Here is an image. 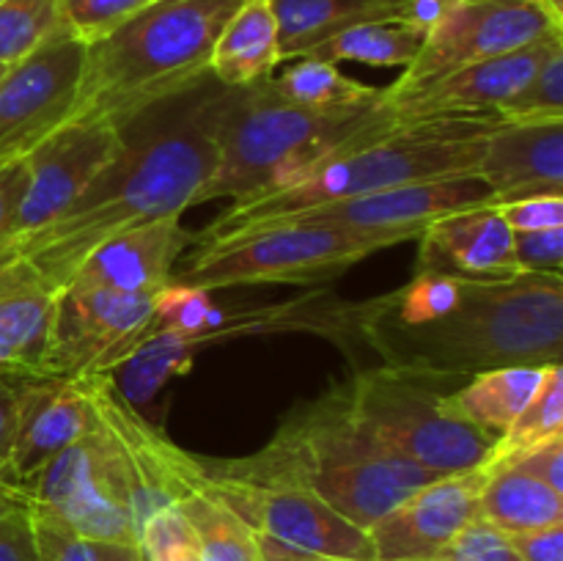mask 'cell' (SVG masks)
Here are the masks:
<instances>
[{
  "label": "cell",
  "mask_w": 563,
  "mask_h": 561,
  "mask_svg": "<svg viewBox=\"0 0 563 561\" xmlns=\"http://www.w3.org/2000/svg\"><path fill=\"white\" fill-rule=\"evenodd\" d=\"M223 97L225 86L209 75L119 127L124 138L119 154L60 218L27 237L11 256L31 262L60 289L108 237L196 207L218 163L214 124Z\"/></svg>",
  "instance_id": "obj_1"
},
{
  "label": "cell",
  "mask_w": 563,
  "mask_h": 561,
  "mask_svg": "<svg viewBox=\"0 0 563 561\" xmlns=\"http://www.w3.org/2000/svg\"><path fill=\"white\" fill-rule=\"evenodd\" d=\"M504 121L498 113L440 116L399 121L379 102L366 127L346 138L291 187L231 204L196 242L220 245L253 231L273 229L308 209L418 182L476 176L484 146Z\"/></svg>",
  "instance_id": "obj_2"
},
{
  "label": "cell",
  "mask_w": 563,
  "mask_h": 561,
  "mask_svg": "<svg viewBox=\"0 0 563 561\" xmlns=\"http://www.w3.org/2000/svg\"><path fill=\"white\" fill-rule=\"evenodd\" d=\"M201 465L212 479L308 490L366 531L407 495L438 479L372 432L357 416L346 383L300 402L256 454L201 460Z\"/></svg>",
  "instance_id": "obj_3"
},
{
  "label": "cell",
  "mask_w": 563,
  "mask_h": 561,
  "mask_svg": "<svg viewBox=\"0 0 563 561\" xmlns=\"http://www.w3.org/2000/svg\"><path fill=\"white\" fill-rule=\"evenodd\" d=\"M385 366L460 377L517 363H561L563 278H462L460 306L423 324L357 322Z\"/></svg>",
  "instance_id": "obj_4"
},
{
  "label": "cell",
  "mask_w": 563,
  "mask_h": 561,
  "mask_svg": "<svg viewBox=\"0 0 563 561\" xmlns=\"http://www.w3.org/2000/svg\"><path fill=\"white\" fill-rule=\"evenodd\" d=\"M245 0H152L124 25L88 44L66 121L124 127L209 77L225 22Z\"/></svg>",
  "instance_id": "obj_5"
},
{
  "label": "cell",
  "mask_w": 563,
  "mask_h": 561,
  "mask_svg": "<svg viewBox=\"0 0 563 561\" xmlns=\"http://www.w3.org/2000/svg\"><path fill=\"white\" fill-rule=\"evenodd\" d=\"M383 102V99H379ZM379 105L352 116H324L286 102L273 82L225 88L214 143L218 163L196 204L278 193L374 119Z\"/></svg>",
  "instance_id": "obj_6"
},
{
  "label": "cell",
  "mask_w": 563,
  "mask_h": 561,
  "mask_svg": "<svg viewBox=\"0 0 563 561\" xmlns=\"http://www.w3.org/2000/svg\"><path fill=\"white\" fill-rule=\"evenodd\" d=\"M451 377L383 366L346 380L357 416L388 449L432 476L484 465L495 438L451 416L443 388Z\"/></svg>",
  "instance_id": "obj_7"
},
{
  "label": "cell",
  "mask_w": 563,
  "mask_h": 561,
  "mask_svg": "<svg viewBox=\"0 0 563 561\" xmlns=\"http://www.w3.org/2000/svg\"><path fill=\"white\" fill-rule=\"evenodd\" d=\"M383 248V242L341 226L284 223L201 248L190 267L170 275L168 284L207 292L242 284H297L341 273Z\"/></svg>",
  "instance_id": "obj_8"
},
{
  "label": "cell",
  "mask_w": 563,
  "mask_h": 561,
  "mask_svg": "<svg viewBox=\"0 0 563 561\" xmlns=\"http://www.w3.org/2000/svg\"><path fill=\"white\" fill-rule=\"evenodd\" d=\"M22 501L91 542H135L130 476L97 416L80 440L36 473Z\"/></svg>",
  "instance_id": "obj_9"
},
{
  "label": "cell",
  "mask_w": 563,
  "mask_h": 561,
  "mask_svg": "<svg viewBox=\"0 0 563 561\" xmlns=\"http://www.w3.org/2000/svg\"><path fill=\"white\" fill-rule=\"evenodd\" d=\"M152 314L154 295H124L69 280L55 295L38 374L69 380L113 374L148 336Z\"/></svg>",
  "instance_id": "obj_10"
},
{
  "label": "cell",
  "mask_w": 563,
  "mask_h": 561,
  "mask_svg": "<svg viewBox=\"0 0 563 561\" xmlns=\"http://www.w3.org/2000/svg\"><path fill=\"white\" fill-rule=\"evenodd\" d=\"M82 380L93 416L110 432L130 476L132 522L137 539V531L148 517L168 506H179L192 493L207 487V473L198 457L181 451L119 394L113 374H88Z\"/></svg>",
  "instance_id": "obj_11"
},
{
  "label": "cell",
  "mask_w": 563,
  "mask_h": 561,
  "mask_svg": "<svg viewBox=\"0 0 563 561\" xmlns=\"http://www.w3.org/2000/svg\"><path fill=\"white\" fill-rule=\"evenodd\" d=\"M121 130L108 121H64L25 154V190L16 204L9 237L0 242V258L47 229L77 201L99 170L119 154Z\"/></svg>",
  "instance_id": "obj_12"
},
{
  "label": "cell",
  "mask_w": 563,
  "mask_h": 561,
  "mask_svg": "<svg viewBox=\"0 0 563 561\" xmlns=\"http://www.w3.org/2000/svg\"><path fill=\"white\" fill-rule=\"evenodd\" d=\"M550 36H563V28L539 0H460L429 31L418 58L401 72L394 88L432 82L467 64L515 53Z\"/></svg>",
  "instance_id": "obj_13"
},
{
  "label": "cell",
  "mask_w": 563,
  "mask_h": 561,
  "mask_svg": "<svg viewBox=\"0 0 563 561\" xmlns=\"http://www.w3.org/2000/svg\"><path fill=\"white\" fill-rule=\"evenodd\" d=\"M88 44L60 28L36 53L0 77V163L25 157L58 130L75 102Z\"/></svg>",
  "instance_id": "obj_14"
},
{
  "label": "cell",
  "mask_w": 563,
  "mask_h": 561,
  "mask_svg": "<svg viewBox=\"0 0 563 561\" xmlns=\"http://www.w3.org/2000/svg\"><path fill=\"white\" fill-rule=\"evenodd\" d=\"M207 490L231 506L258 537L344 561H377L366 528L300 487H258L207 476Z\"/></svg>",
  "instance_id": "obj_15"
},
{
  "label": "cell",
  "mask_w": 563,
  "mask_h": 561,
  "mask_svg": "<svg viewBox=\"0 0 563 561\" xmlns=\"http://www.w3.org/2000/svg\"><path fill=\"white\" fill-rule=\"evenodd\" d=\"M471 207H493V193L478 176H454V179L418 182V185H401L368 193V196L346 198V201L328 204V207L308 209L284 223L341 226V229L366 234L390 248L407 240H418L438 218Z\"/></svg>",
  "instance_id": "obj_16"
},
{
  "label": "cell",
  "mask_w": 563,
  "mask_h": 561,
  "mask_svg": "<svg viewBox=\"0 0 563 561\" xmlns=\"http://www.w3.org/2000/svg\"><path fill=\"white\" fill-rule=\"evenodd\" d=\"M14 438L3 462V487L20 495L53 457L80 440L93 424L86 380L11 374Z\"/></svg>",
  "instance_id": "obj_17"
},
{
  "label": "cell",
  "mask_w": 563,
  "mask_h": 561,
  "mask_svg": "<svg viewBox=\"0 0 563 561\" xmlns=\"http://www.w3.org/2000/svg\"><path fill=\"white\" fill-rule=\"evenodd\" d=\"M561 42L563 36L542 38V42L528 44L515 53L467 64L438 80L421 82V86H388L383 88V102L399 121L495 113L506 99L515 97L531 80L550 50Z\"/></svg>",
  "instance_id": "obj_18"
},
{
  "label": "cell",
  "mask_w": 563,
  "mask_h": 561,
  "mask_svg": "<svg viewBox=\"0 0 563 561\" xmlns=\"http://www.w3.org/2000/svg\"><path fill=\"white\" fill-rule=\"evenodd\" d=\"M484 468L438 476L368 528L377 561H429L478 517Z\"/></svg>",
  "instance_id": "obj_19"
},
{
  "label": "cell",
  "mask_w": 563,
  "mask_h": 561,
  "mask_svg": "<svg viewBox=\"0 0 563 561\" xmlns=\"http://www.w3.org/2000/svg\"><path fill=\"white\" fill-rule=\"evenodd\" d=\"M192 242L196 234L181 226V215L148 220L99 242L69 280L124 295H157Z\"/></svg>",
  "instance_id": "obj_20"
},
{
  "label": "cell",
  "mask_w": 563,
  "mask_h": 561,
  "mask_svg": "<svg viewBox=\"0 0 563 561\" xmlns=\"http://www.w3.org/2000/svg\"><path fill=\"white\" fill-rule=\"evenodd\" d=\"M493 207L531 196H563V121L500 124L476 168Z\"/></svg>",
  "instance_id": "obj_21"
},
{
  "label": "cell",
  "mask_w": 563,
  "mask_h": 561,
  "mask_svg": "<svg viewBox=\"0 0 563 561\" xmlns=\"http://www.w3.org/2000/svg\"><path fill=\"white\" fill-rule=\"evenodd\" d=\"M515 231L498 207H471L443 215L418 237L416 270L460 275V278H506L517 275Z\"/></svg>",
  "instance_id": "obj_22"
},
{
  "label": "cell",
  "mask_w": 563,
  "mask_h": 561,
  "mask_svg": "<svg viewBox=\"0 0 563 561\" xmlns=\"http://www.w3.org/2000/svg\"><path fill=\"white\" fill-rule=\"evenodd\" d=\"M55 295L58 289L31 262L0 258V346L20 361L25 374L42 369Z\"/></svg>",
  "instance_id": "obj_23"
},
{
  "label": "cell",
  "mask_w": 563,
  "mask_h": 561,
  "mask_svg": "<svg viewBox=\"0 0 563 561\" xmlns=\"http://www.w3.org/2000/svg\"><path fill=\"white\" fill-rule=\"evenodd\" d=\"M284 64L269 0H245L214 42L209 75L225 88H247L269 80Z\"/></svg>",
  "instance_id": "obj_24"
},
{
  "label": "cell",
  "mask_w": 563,
  "mask_h": 561,
  "mask_svg": "<svg viewBox=\"0 0 563 561\" xmlns=\"http://www.w3.org/2000/svg\"><path fill=\"white\" fill-rule=\"evenodd\" d=\"M548 366L550 363H517L471 374V383L449 391L443 405L451 416L498 440L533 399Z\"/></svg>",
  "instance_id": "obj_25"
},
{
  "label": "cell",
  "mask_w": 563,
  "mask_h": 561,
  "mask_svg": "<svg viewBox=\"0 0 563 561\" xmlns=\"http://www.w3.org/2000/svg\"><path fill=\"white\" fill-rule=\"evenodd\" d=\"M280 58L295 61L335 33L374 20H405V0H269Z\"/></svg>",
  "instance_id": "obj_26"
},
{
  "label": "cell",
  "mask_w": 563,
  "mask_h": 561,
  "mask_svg": "<svg viewBox=\"0 0 563 561\" xmlns=\"http://www.w3.org/2000/svg\"><path fill=\"white\" fill-rule=\"evenodd\" d=\"M478 517L504 534L563 522V493L515 465H482Z\"/></svg>",
  "instance_id": "obj_27"
},
{
  "label": "cell",
  "mask_w": 563,
  "mask_h": 561,
  "mask_svg": "<svg viewBox=\"0 0 563 561\" xmlns=\"http://www.w3.org/2000/svg\"><path fill=\"white\" fill-rule=\"evenodd\" d=\"M269 82L286 102L324 116L363 113L383 99V88L341 75L339 66L317 58H295Z\"/></svg>",
  "instance_id": "obj_28"
},
{
  "label": "cell",
  "mask_w": 563,
  "mask_h": 561,
  "mask_svg": "<svg viewBox=\"0 0 563 561\" xmlns=\"http://www.w3.org/2000/svg\"><path fill=\"white\" fill-rule=\"evenodd\" d=\"M427 33L418 31L416 25L405 20H374L352 25L346 31L335 33L328 42L313 47L302 58L328 61V64H341V61H355L366 66H394V69H407L421 53Z\"/></svg>",
  "instance_id": "obj_29"
},
{
  "label": "cell",
  "mask_w": 563,
  "mask_h": 561,
  "mask_svg": "<svg viewBox=\"0 0 563 561\" xmlns=\"http://www.w3.org/2000/svg\"><path fill=\"white\" fill-rule=\"evenodd\" d=\"M179 509L190 522L203 561H262L258 534L212 490H198L181 501Z\"/></svg>",
  "instance_id": "obj_30"
},
{
  "label": "cell",
  "mask_w": 563,
  "mask_h": 561,
  "mask_svg": "<svg viewBox=\"0 0 563 561\" xmlns=\"http://www.w3.org/2000/svg\"><path fill=\"white\" fill-rule=\"evenodd\" d=\"M462 278L438 270H416L410 284L379 300H368L355 308L357 322L377 324H423L445 317L460 306Z\"/></svg>",
  "instance_id": "obj_31"
},
{
  "label": "cell",
  "mask_w": 563,
  "mask_h": 561,
  "mask_svg": "<svg viewBox=\"0 0 563 561\" xmlns=\"http://www.w3.org/2000/svg\"><path fill=\"white\" fill-rule=\"evenodd\" d=\"M559 435H563V366L550 363L533 399L509 424V429L495 440L493 451L484 462L517 454V451H526L531 446L544 443V440L559 438Z\"/></svg>",
  "instance_id": "obj_32"
},
{
  "label": "cell",
  "mask_w": 563,
  "mask_h": 561,
  "mask_svg": "<svg viewBox=\"0 0 563 561\" xmlns=\"http://www.w3.org/2000/svg\"><path fill=\"white\" fill-rule=\"evenodd\" d=\"M66 28L60 0H3L0 3V64L14 66Z\"/></svg>",
  "instance_id": "obj_33"
},
{
  "label": "cell",
  "mask_w": 563,
  "mask_h": 561,
  "mask_svg": "<svg viewBox=\"0 0 563 561\" xmlns=\"http://www.w3.org/2000/svg\"><path fill=\"white\" fill-rule=\"evenodd\" d=\"M504 124H528V121H563V42L550 50L531 80L498 110Z\"/></svg>",
  "instance_id": "obj_34"
},
{
  "label": "cell",
  "mask_w": 563,
  "mask_h": 561,
  "mask_svg": "<svg viewBox=\"0 0 563 561\" xmlns=\"http://www.w3.org/2000/svg\"><path fill=\"white\" fill-rule=\"evenodd\" d=\"M218 324L220 314L212 306V297H209L207 289H198V286L187 284H165L154 295L152 330L148 333L170 330V333H181L201 341Z\"/></svg>",
  "instance_id": "obj_35"
},
{
  "label": "cell",
  "mask_w": 563,
  "mask_h": 561,
  "mask_svg": "<svg viewBox=\"0 0 563 561\" xmlns=\"http://www.w3.org/2000/svg\"><path fill=\"white\" fill-rule=\"evenodd\" d=\"M152 0H60L64 22L80 42L93 44L124 25Z\"/></svg>",
  "instance_id": "obj_36"
},
{
  "label": "cell",
  "mask_w": 563,
  "mask_h": 561,
  "mask_svg": "<svg viewBox=\"0 0 563 561\" xmlns=\"http://www.w3.org/2000/svg\"><path fill=\"white\" fill-rule=\"evenodd\" d=\"M429 561H522L500 528L476 517Z\"/></svg>",
  "instance_id": "obj_37"
},
{
  "label": "cell",
  "mask_w": 563,
  "mask_h": 561,
  "mask_svg": "<svg viewBox=\"0 0 563 561\" xmlns=\"http://www.w3.org/2000/svg\"><path fill=\"white\" fill-rule=\"evenodd\" d=\"M27 509H31L38 561H99L97 542L75 534L69 526L49 517L47 512H38L33 506Z\"/></svg>",
  "instance_id": "obj_38"
},
{
  "label": "cell",
  "mask_w": 563,
  "mask_h": 561,
  "mask_svg": "<svg viewBox=\"0 0 563 561\" xmlns=\"http://www.w3.org/2000/svg\"><path fill=\"white\" fill-rule=\"evenodd\" d=\"M135 544L146 556V561H159L181 548H196V537H192L190 522L181 515L179 506H168L143 522Z\"/></svg>",
  "instance_id": "obj_39"
},
{
  "label": "cell",
  "mask_w": 563,
  "mask_h": 561,
  "mask_svg": "<svg viewBox=\"0 0 563 561\" xmlns=\"http://www.w3.org/2000/svg\"><path fill=\"white\" fill-rule=\"evenodd\" d=\"M515 267L517 273H553L561 275L563 264V229L520 231L515 234Z\"/></svg>",
  "instance_id": "obj_40"
},
{
  "label": "cell",
  "mask_w": 563,
  "mask_h": 561,
  "mask_svg": "<svg viewBox=\"0 0 563 561\" xmlns=\"http://www.w3.org/2000/svg\"><path fill=\"white\" fill-rule=\"evenodd\" d=\"M484 465H515L563 493V435L544 440V443L539 446H531V449L526 451H517V454L489 460L484 462Z\"/></svg>",
  "instance_id": "obj_41"
},
{
  "label": "cell",
  "mask_w": 563,
  "mask_h": 561,
  "mask_svg": "<svg viewBox=\"0 0 563 561\" xmlns=\"http://www.w3.org/2000/svg\"><path fill=\"white\" fill-rule=\"evenodd\" d=\"M515 234L520 231L563 229V196H531L498 207Z\"/></svg>",
  "instance_id": "obj_42"
},
{
  "label": "cell",
  "mask_w": 563,
  "mask_h": 561,
  "mask_svg": "<svg viewBox=\"0 0 563 561\" xmlns=\"http://www.w3.org/2000/svg\"><path fill=\"white\" fill-rule=\"evenodd\" d=\"M0 561H38L31 509L22 498L0 515Z\"/></svg>",
  "instance_id": "obj_43"
},
{
  "label": "cell",
  "mask_w": 563,
  "mask_h": 561,
  "mask_svg": "<svg viewBox=\"0 0 563 561\" xmlns=\"http://www.w3.org/2000/svg\"><path fill=\"white\" fill-rule=\"evenodd\" d=\"M522 561H563V522L506 534Z\"/></svg>",
  "instance_id": "obj_44"
},
{
  "label": "cell",
  "mask_w": 563,
  "mask_h": 561,
  "mask_svg": "<svg viewBox=\"0 0 563 561\" xmlns=\"http://www.w3.org/2000/svg\"><path fill=\"white\" fill-rule=\"evenodd\" d=\"M22 190H25V160L16 157L9 163H0V242L9 237Z\"/></svg>",
  "instance_id": "obj_45"
},
{
  "label": "cell",
  "mask_w": 563,
  "mask_h": 561,
  "mask_svg": "<svg viewBox=\"0 0 563 561\" xmlns=\"http://www.w3.org/2000/svg\"><path fill=\"white\" fill-rule=\"evenodd\" d=\"M456 3L460 0H405V22L429 36V31H434Z\"/></svg>",
  "instance_id": "obj_46"
},
{
  "label": "cell",
  "mask_w": 563,
  "mask_h": 561,
  "mask_svg": "<svg viewBox=\"0 0 563 561\" xmlns=\"http://www.w3.org/2000/svg\"><path fill=\"white\" fill-rule=\"evenodd\" d=\"M14 385L11 374H0V462H5L14 438Z\"/></svg>",
  "instance_id": "obj_47"
},
{
  "label": "cell",
  "mask_w": 563,
  "mask_h": 561,
  "mask_svg": "<svg viewBox=\"0 0 563 561\" xmlns=\"http://www.w3.org/2000/svg\"><path fill=\"white\" fill-rule=\"evenodd\" d=\"M258 544H262V561H344V559H330V556L306 553V550L286 548V544L273 542V539L267 537H258Z\"/></svg>",
  "instance_id": "obj_48"
},
{
  "label": "cell",
  "mask_w": 563,
  "mask_h": 561,
  "mask_svg": "<svg viewBox=\"0 0 563 561\" xmlns=\"http://www.w3.org/2000/svg\"><path fill=\"white\" fill-rule=\"evenodd\" d=\"M99 561H146L135 542H97Z\"/></svg>",
  "instance_id": "obj_49"
},
{
  "label": "cell",
  "mask_w": 563,
  "mask_h": 561,
  "mask_svg": "<svg viewBox=\"0 0 563 561\" xmlns=\"http://www.w3.org/2000/svg\"><path fill=\"white\" fill-rule=\"evenodd\" d=\"M0 374H25L22 372L20 361H16L9 350H3V346H0Z\"/></svg>",
  "instance_id": "obj_50"
},
{
  "label": "cell",
  "mask_w": 563,
  "mask_h": 561,
  "mask_svg": "<svg viewBox=\"0 0 563 561\" xmlns=\"http://www.w3.org/2000/svg\"><path fill=\"white\" fill-rule=\"evenodd\" d=\"M159 561H203L201 556H198V548H181L176 550V553H168L165 559Z\"/></svg>",
  "instance_id": "obj_51"
},
{
  "label": "cell",
  "mask_w": 563,
  "mask_h": 561,
  "mask_svg": "<svg viewBox=\"0 0 563 561\" xmlns=\"http://www.w3.org/2000/svg\"><path fill=\"white\" fill-rule=\"evenodd\" d=\"M16 501H20V495L9 493V490H0V515H3L11 504H16Z\"/></svg>",
  "instance_id": "obj_52"
},
{
  "label": "cell",
  "mask_w": 563,
  "mask_h": 561,
  "mask_svg": "<svg viewBox=\"0 0 563 561\" xmlns=\"http://www.w3.org/2000/svg\"><path fill=\"white\" fill-rule=\"evenodd\" d=\"M0 490H5L3 487V462H0Z\"/></svg>",
  "instance_id": "obj_53"
},
{
  "label": "cell",
  "mask_w": 563,
  "mask_h": 561,
  "mask_svg": "<svg viewBox=\"0 0 563 561\" xmlns=\"http://www.w3.org/2000/svg\"><path fill=\"white\" fill-rule=\"evenodd\" d=\"M5 69H9V66H3V64H0V77L5 75Z\"/></svg>",
  "instance_id": "obj_54"
},
{
  "label": "cell",
  "mask_w": 563,
  "mask_h": 561,
  "mask_svg": "<svg viewBox=\"0 0 563 561\" xmlns=\"http://www.w3.org/2000/svg\"><path fill=\"white\" fill-rule=\"evenodd\" d=\"M0 3H3V0H0Z\"/></svg>",
  "instance_id": "obj_55"
}]
</instances>
